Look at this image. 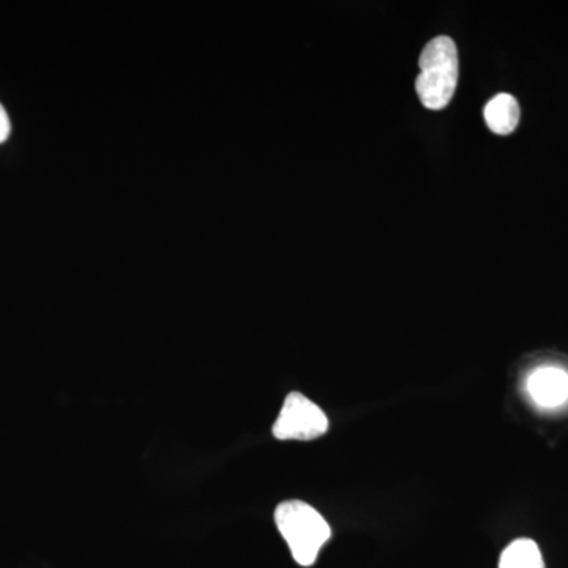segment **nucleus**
<instances>
[{"instance_id": "f257e3e1", "label": "nucleus", "mask_w": 568, "mask_h": 568, "mask_svg": "<svg viewBox=\"0 0 568 568\" xmlns=\"http://www.w3.org/2000/svg\"><path fill=\"white\" fill-rule=\"evenodd\" d=\"M275 525L295 562L310 567L331 540L332 529L323 515L304 500H284L275 510Z\"/></svg>"}, {"instance_id": "f03ea898", "label": "nucleus", "mask_w": 568, "mask_h": 568, "mask_svg": "<svg viewBox=\"0 0 568 568\" xmlns=\"http://www.w3.org/2000/svg\"><path fill=\"white\" fill-rule=\"evenodd\" d=\"M416 80L418 99L428 110H443L450 103L458 82V50L450 37H436L420 54Z\"/></svg>"}, {"instance_id": "7ed1b4c3", "label": "nucleus", "mask_w": 568, "mask_h": 568, "mask_svg": "<svg viewBox=\"0 0 568 568\" xmlns=\"http://www.w3.org/2000/svg\"><path fill=\"white\" fill-rule=\"evenodd\" d=\"M328 418L323 409L301 392L284 398L272 433L280 440H313L327 433Z\"/></svg>"}, {"instance_id": "20e7f679", "label": "nucleus", "mask_w": 568, "mask_h": 568, "mask_svg": "<svg viewBox=\"0 0 568 568\" xmlns=\"http://www.w3.org/2000/svg\"><path fill=\"white\" fill-rule=\"evenodd\" d=\"M526 387L532 402L545 409H555L568 402V373L559 366H540L530 373Z\"/></svg>"}, {"instance_id": "39448f33", "label": "nucleus", "mask_w": 568, "mask_h": 568, "mask_svg": "<svg viewBox=\"0 0 568 568\" xmlns=\"http://www.w3.org/2000/svg\"><path fill=\"white\" fill-rule=\"evenodd\" d=\"M485 122L496 134H510L519 123V104L510 93H499L485 106Z\"/></svg>"}, {"instance_id": "423d86ee", "label": "nucleus", "mask_w": 568, "mask_h": 568, "mask_svg": "<svg viewBox=\"0 0 568 568\" xmlns=\"http://www.w3.org/2000/svg\"><path fill=\"white\" fill-rule=\"evenodd\" d=\"M499 568H545V560L536 541L518 538L504 549Z\"/></svg>"}, {"instance_id": "0eeeda50", "label": "nucleus", "mask_w": 568, "mask_h": 568, "mask_svg": "<svg viewBox=\"0 0 568 568\" xmlns=\"http://www.w3.org/2000/svg\"><path fill=\"white\" fill-rule=\"evenodd\" d=\"M11 123L9 114H7L6 108L0 104V144L6 142L10 138Z\"/></svg>"}]
</instances>
